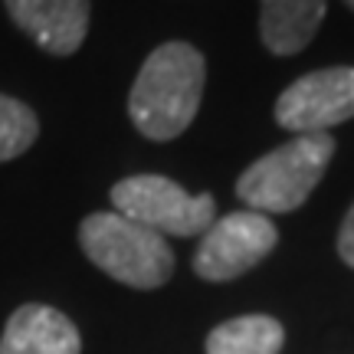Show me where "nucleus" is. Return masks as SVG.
I'll use <instances>...</instances> for the list:
<instances>
[{"label": "nucleus", "mask_w": 354, "mask_h": 354, "mask_svg": "<svg viewBox=\"0 0 354 354\" xmlns=\"http://www.w3.org/2000/svg\"><path fill=\"white\" fill-rule=\"evenodd\" d=\"M286 331L272 315H240L207 335V354H279Z\"/></svg>", "instance_id": "9d476101"}, {"label": "nucleus", "mask_w": 354, "mask_h": 354, "mask_svg": "<svg viewBox=\"0 0 354 354\" xmlns=\"http://www.w3.org/2000/svg\"><path fill=\"white\" fill-rule=\"evenodd\" d=\"M279 243L276 223L256 210H236L214 220L203 230V240L194 253V272L207 282H230L263 263Z\"/></svg>", "instance_id": "39448f33"}, {"label": "nucleus", "mask_w": 354, "mask_h": 354, "mask_svg": "<svg viewBox=\"0 0 354 354\" xmlns=\"http://www.w3.org/2000/svg\"><path fill=\"white\" fill-rule=\"evenodd\" d=\"M354 118V66H331L295 79L276 102V122L295 135L328 131Z\"/></svg>", "instance_id": "423d86ee"}, {"label": "nucleus", "mask_w": 354, "mask_h": 354, "mask_svg": "<svg viewBox=\"0 0 354 354\" xmlns=\"http://www.w3.org/2000/svg\"><path fill=\"white\" fill-rule=\"evenodd\" d=\"M325 20V0H263L259 33L269 53L295 56L315 39Z\"/></svg>", "instance_id": "1a4fd4ad"}, {"label": "nucleus", "mask_w": 354, "mask_h": 354, "mask_svg": "<svg viewBox=\"0 0 354 354\" xmlns=\"http://www.w3.org/2000/svg\"><path fill=\"white\" fill-rule=\"evenodd\" d=\"M338 253L354 269V207L348 210V216H344V223H342V233H338Z\"/></svg>", "instance_id": "f8f14e48"}, {"label": "nucleus", "mask_w": 354, "mask_h": 354, "mask_svg": "<svg viewBox=\"0 0 354 354\" xmlns=\"http://www.w3.org/2000/svg\"><path fill=\"white\" fill-rule=\"evenodd\" d=\"M79 243L105 276L131 289H161L174 272V253L165 236L115 210L86 216Z\"/></svg>", "instance_id": "7ed1b4c3"}, {"label": "nucleus", "mask_w": 354, "mask_h": 354, "mask_svg": "<svg viewBox=\"0 0 354 354\" xmlns=\"http://www.w3.org/2000/svg\"><path fill=\"white\" fill-rule=\"evenodd\" d=\"M331 158H335V138L328 131L295 135L246 167L236 180V194L256 214L299 210L308 201V194L318 187Z\"/></svg>", "instance_id": "f03ea898"}, {"label": "nucleus", "mask_w": 354, "mask_h": 354, "mask_svg": "<svg viewBox=\"0 0 354 354\" xmlns=\"http://www.w3.org/2000/svg\"><path fill=\"white\" fill-rule=\"evenodd\" d=\"M79 328L50 305H20L10 315L0 354H79Z\"/></svg>", "instance_id": "6e6552de"}, {"label": "nucleus", "mask_w": 354, "mask_h": 354, "mask_svg": "<svg viewBox=\"0 0 354 354\" xmlns=\"http://www.w3.org/2000/svg\"><path fill=\"white\" fill-rule=\"evenodd\" d=\"M10 20L39 50L73 56L88 33V0H3Z\"/></svg>", "instance_id": "0eeeda50"}, {"label": "nucleus", "mask_w": 354, "mask_h": 354, "mask_svg": "<svg viewBox=\"0 0 354 354\" xmlns=\"http://www.w3.org/2000/svg\"><path fill=\"white\" fill-rule=\"evenodd\" d=\"M344 3H348V7H351V10H354V0H344Z\"/></svg>", "instance_id": "ddd939ff"}, {"label": "nucleus", "mask_w": 354, "mask_h": 354, "mask_svg": "<svg viewBox=\"0 0 354 354\" xmlns=\"http://www.w3.org/2000/svg\"><path fill=\"white\" fill-rule=\"evenodd\" d=\"M37 135L39 122L33 109L10 95H0V165L10 158H20L37 141Z\"/></svg>", "instance_id": "9b49d317"}, {"label": "nucleus", "mask_w": 354, "mask_h": 354, "mask_svg": "<svg viewBox=\"0 0 354 354\" xmlns=\"http://www.w3.org/2000/svg\"><path fill=\"white\" fill-rule=\"evenodd\" d=\"M207 66L190 43L171 39L145 59L128 95V115L145 138L171 141L187 131L203 99Z\"/></svg>", "instance_id": "f257e3e1"}, {"label": "nucleus", "mask_w": 354, "mask_h": 354, "mask_svg": "<svg viewBox=\"0 0 354 354\" xmlns=\"http://www.w3.org/2000/svg\"><path fill=\"white\" fill-rule=\"evenodd\" d=\"M115 214L135 220L161 236H197L216 220L210 194L190 197L187 190L161 174H135L112 187Z\"/></svg>", "instance_id": "20e7f679"}]
</instances>
